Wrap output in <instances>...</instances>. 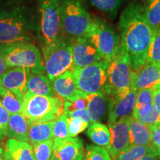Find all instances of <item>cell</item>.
Instances as JSON below:
<instances>
[{"label":"cell","mask_w":160,"mask_h":160,"mask_svg":"<svg viewBox=\"0 0 160 160\" xmlns=\"http://www.w3.org/2000/svg\"><path fill=\"white\" fill-rule=\"evenodd\" d=\"M121 32V50L131 59L133 72L146 64L148 53L153 39V32L146 19L145 9L130 5L122 13L119 22Z\"/></svg>","instance_id":"1"},{"label":"cell","mask_w":160,"mask_h":160,"mask_svg":"<svg viewBox=\"0 0 160 160\" xmlns=\"http://www.w3.org/2000/svg\"><path fill=\"white\" fill-rule=\"evenodd\" d=\"M39 33V25L22 2L12 0L0 5V43H33Z\"/></svg>","instance_id":"2"},{"label":"cell","mask_w":160,"mask_h":160,"mask_svg":"<svg viewBox=\"0 0 160 160\" xmlns=\"http://www.w3.org/2000/svg\"><path fill=\"white\" fill-rule=\"evenodd\" d=\"M133 71L131 59L127 53L119 52L109 62L107 86L104 94L108 97H122L132 88Z\"/></svg>","instance_id":"3"},{"label":"cell","mask_w":160,"mask_h":160,"mask_svg":"<svg viewBox=\"0 0 160 160\" xmlns=\"http://www.w3.org/2000/svg\"><path fill=\"white\" fill-rule=\"evenodd\" d=\"M64 102L57 97L35 95L26 92L22 114L32 122L56 121L64 113Z\"/></svg>","instance_id":"4"},{"label":"cell","mask_w":160,"mask_h":160,"mask_svg":"<svg viewBox=\"0 0 160 160\" xmlns=\"http://www.w3.org/2000/svg\"><path fill=\"white\" fill-rule=\"evenodd\" d=\"M9 68L22 67L29 69L31 73L44 74L45 64L39 49L31 42H16L0 47Z\"/></svg>","instance_id":"5"},{"label":"cell","mask_w":160,"mask_h":160,"mask_svg":"<svg viewBox=\"0 0 160 160\" xmlns=\"http://www.w3.org/2000/svg\"><path fill=\"white\" fill-rule=\"evenodd\" d=\"M59 6L62 31L73 38L87 37L93 19L79 0H62Z\"/></svg>","instance_id":"6"},{"label":"cell","mask_w":160,"mask_h":160,"mask_svg":"<svg viewBox=\"0 0 160 160\" xmlns=\"http://www.w3.org/2000/svg\"><path fill=\"white\" fill-rule=\"evenodd\" d=\"M40 14L39 37L42 48L54 45L61 39L59 0H38Z\"/></svg>","instance_id":"7"},{"label":"cell","mask_w":160,"mask_h":160,"mask_svg":"<svg viewBox=\"0 0 160 160\" xmlns=\"http://www.w3.org/2000/svg\"><path fill=\"white\" fill-rule=\"evenodd\" d=\"M45 61V73L53 82L66 71L73 70V41L62 38L54 45L42 48Z\"/></svg>","instance_id":"8"},{"label":"cell","mask_w":160,"mask_h":160,"mask_svg":"<svg viewBox=\"0 0 160 160\" xmlns=\"http://www.w3.org/2000/svg\"><path fill=\"white\" fill-rule=\"evenodd\" d=\"M109 62L101 60L86 67L73 69L77 88L87 94L105 93Z\"/></svg>","instance_id":"9"},{"label":"cell","mask_w":160,"mask_h":160,"mask_svg":"<svg viewBox=\"0 0 160 160\" xmlns=\"http://www.w3.org/2000/svg\"><path fill=\"white\" fill-rule=\"evenodd\" d=\"M86 37L106 61L111 62L121 51L119 36L102 21L93 19L91 31Z\"/></svg>","instance_id":"10"},{"label":"cell","mask_w":160,"mask_h":160,"mask_svg":"<svg viewBox=\"0 0 160 160\" xmlns=\"http://www.w3.org/2000/svg\"><path fill=\"white\" fill-rule=\"evenodd\" d=\"M131 116L122 118L109 126L111 142L108 151L112 159L131 147L130 144V122Z\"/></svg>","instance_id":"11"},{"label":"cell","mask_w":160,"mask_h":160,"mask_svg":"<svg viewBox=\"0 0 160 160\" xmlns=\"http://www.w3.org/2000/svg\"><path fill=\"white\" fill-rule=\"evenodd\" d=\"M101 60L104 59L95 46L87 37L73 39V69L86 67Z\"/></svg>","instance_id":"12"},{"label":"cell","mask_w":160,"mask_h":160,"mask_svg":"<svg viewBox=\"0 0 160 160\" xmlns=\"http://www.w3.org/2000/svg\"><path fill=\"white\" fill-rule=\"evenodd\" d=\"M137 91L132 87L127 95L122 97H112L108 104V125H112L122 118L128 117L133 113Z\"/></svg>","instance_id":"13"},{"label":"cell","mask_w":160,"mask_h":160,"mask_svg":"<svg viewBox=\"0 0 160 160\" xmlns=\"http://www.w3.org/2000/svg\"><path fill=\"white\" fill-rule=\"evenodd\" d=\"M84 155L83 142L79 138L69 137L53 140V154L51 160H77Z\"/></svg>","instance_id":"14"},{"label":"cell","mask_w":160,"mask_h":160,"mask_svg":"<svg viewBox=\"0 0 160 160\" xmlns=\"http://www.w3.org/2000/svg\"><path fill=\"white\" fill-rule=\"evenodd\" d=\"M30 73L31 71L25 68H8L0 77V85L24 97L27 92V82Z\"/></svg>","instance_id":"15"},{"label":"cell","mask_w":160,"mask_h":160,"mask_svg":"<svg viewBox=\"0 0 160 160\" xmlns=\"http://www.w3.org/2000/svg\"><path fill=\"white\" fill-rule=\"evenodd\" d=\"M2 147L0 160H35L32 145L27 142L9 138Z\"/></svg>","instance_id":"16"},{"label":"cell","mask_w":160,"mask_h":160,"mask_svg":"<svg viewBox=\"0 0 160 160\" xmlns=\"http://www.w3.org/2000/svg\"><path fill=\"white\" fill-rule=\"evenodd\" d=\"M160 83V65L146 63L139 71L133 72L132 87L137 90L152 88Z\"/></svg>","instance_id":"17"},{"label":"cell","mask_w":160,"mask_h":160,"mask_svg":"<svg viewBox=\"0 0 160 160\" xmlns=\"http://www.w3.org/2000/svg\"><path fill=\"white\" fill-rule=\"evenodd\" d=\"M51 83L56 94L65 100L73 99L84 93V92L77 88L72 71L65 72L53 79Z\"/></svg>","instance_id":"18"},{"label":"cell","mask_w":160,"mask_h":160,"mask_svg":"<svg viewBox=\"0 0 160 160\" xmlns=\"http://www.w3.org/2000/svg\"><path fill=\"white\" fill-rule=\"evenodd\" d=\"M7 137L21 142L28 140V121L22 113H13L9 117Z\"/></svg>","instance_id":"19"},{"label":"cell","mask_w":160,"mask_h":160,"mask_svg":"<svg viewBox=\"0 0 160 160\" xmlns=\"http://www.w3.org/2000/svg\"><path fill=\"white\" fill-rule=\"evenodd\" d=\"M28 121V140L31 145L53 140V128L55 121L48 122H32Z\"/></svg>","instance_id":"20"},{"label":"cell","mask_w":160,"mask_h":160,"mask_svg":"<svg viewBox=\"0 0 160 160\" xmlns=\"http://www.w3.org/2000/svg\"><path fill=\"white\" fill-rule=\"evenodd\" d=\"M27 92L35 95L56 97L51 82L45 74L30 73L27 82Z\"/></svg>","instance_id":"21"},{"label":"cell","mask_w":160,"mask_h":160,"mask_svg":"<svg viewBox=\"0 0 160 160\" xmlns=\"http://www.w3.org/2000/svg\"><path fill=\"white\" fill-rule=\"evenodd\" d=\"M88 106L87 109L91 116V125L102 119V118L105 117L108 107L109 99L102 93L88 94Z\"/></svg>","instance_id":"22"},{"label":"cell","mask_w":160,"mask_h":160,"mask_svg":"<svg viewBox=\"0 0 160 160\" xmlns=\"http://www.w3.org/2000/svg\"><path fill=\"white\" fill-rule=\"evenodd\" d=\"M131 146H151V133L149 127L131 117L130 122Z\"/></svg>","instance_id":"23"},{"label":"cell","mask_w":160,"mask_h":160,"mask_svg":"<svg viewBox=\"0 0 160 160\" xmlns=\"http://www.w3.org/2000/svg\"><path fill=\"white\" fill-rule=\"evenodd\" d=\"M24 97L0 85V104L11 114L22 113Z\"/></svg>","instance_id":"24"},{"label":"cell","mask_w":160,"mask_h":160,"mask_svg":"<svg viewBox=\"0 0 160 160\" xmlns=\"http://www.w3.org/2000/svg\"><path fill=\"white\" fill-rule=\"evenodd\" d=\"M86 133L96 145L103 148H108L111 142V133L107 126L99 122H94L89 126Z\"/></svg>","instance_id":"25"},{"label":"cell","mask_w":160,"mask_h":160,"mask_svg":"<svg viewBox=\"0 0 160 160\" xmlns=\"http://www.w3.org/2000/svg\"><path fill=\"white\" fill-rule=\"evenodd\" d=\"M154 106L153 102V93L152 88L140 90L137 92V101L133 109L132 117L135 119L147 114L151 111Z\"/></svg>","instance_id":"26"},{"label":"cell","mask_w":160,"mask_h":160,"mask_svg":"<svg viewBox=\"0 0 160 160\" xmlns=\"http://www.w3.org/2000/svg\"><path fill=\"white\" fill-rule=\"evenodd\" d=\"M146 19L153 32V37L160 27V0H151L145 9Z\"/></svg>","instance_id":"27"},{"label":"cell","mask_w":160,"mask_h":160,"mask_svg":"<svg viewBox=\"0 0 160 160\" xmlns=\"http://www.w3.org/2000/svg\"><path fill=\"white\" fill-rule=\"evenodd\" d=\"M149 153H154L151 146H131L113 160H139Z\"/></svg>","instance_id":"28"},{"label":"cell","mask_w":160,"mask_h":160,"mask_svg":"<svg viewBox=\"0 0 160 160\" xmlns=\"http://www.w3.org/2000/svg\"><path fill=\"white\" fill-rule=\"evenodd\" d=\"M88 106V94L84 93L83 94L78 96L73 99L65 100L64 102V113L65 115L79 110H85Z\"/></svg>","instance_id":"29"},{"label":"cell","mask_w":160,"mask_h":160,"mask_svg":"<svg viewBox=\"0 0 160 160\" xmlns=\"http://www.w3.org/2000/svg\"><path fill=\"white\" fill-rule=\"evenodd\" d=\"M35 160H51L53 154V140H48L32 145Z\"/></svg>","instance_id":"30"},{"label":"cell","mask_w":160,"mask_h":160,"mask_svg":"<svg viewBox=\"0 0 160 160\" xmlns=\"http://www.w3.org/2000/svg\"><path fill=\"white\" fill-rule=\"evenodd\" d=\"M84 160H113L107 150L99 146L87 145Z\"/></svg>","instance_id":"31"},{"label":"cell","mask_w":160,"mask_h":160,"mask_svg":"<svg viewBox=\"0 0 160 160\" xmlns=\"http://www.w3.org/2000/svg\"><path fill=\"white\" fill-rule=\"evenodd\" d=\"M146 63L160 65V27L153 37L151 46L148 53Z\"/></svg>","instance_id":"32"},{"label":"cell","mask_w":160,"mask_h":160,"mask_svg":"<svg viewBox=\"0 0 160 160\" xmlns=\"http://www.w3.org/2000/svg\"><path fill=\"white\" fill-rule=\"evenodd\" d=\"M53 140L65 139L71 137L68 127V117L65 113L56 120L53 128Z\"/></svg>","instance_id":"33"},{"label":"cell","mask_w":160,"mask_h":160,"mask_svg":"<svg viewBox=\"0 0 160 160\" xmlns=\"http://www.w3.org/2000/svg\"><path fill=\"white\" fill-rule=\"evenodd\" d=\"M92 5L100 11L109 13L116 14L121 5L122 0H89Z\"/></svg>","instance_id":"34"},{"label":"cell","mask_w":160,"mask_h":160,"mask_svg":"<svg viewBox=\"0 0 160 160\" xmlns=\"http://www.w3.org/2000/svg\"><path fill=\"white\" fill-rule=\"evenodd\" d=\"M88 126L89 124L83 120L68 117V127L69 135L71 137H77Z\"/></svg>","instance_id":"35"},{"label":"cell","mask_w":160,"mask_h":160,"mask_svg":"<svg viewBox=\"0 0 160 160\" xmlns=\"http://www.w3.org/2000/svg\"><path fill=\"white\" fill-rule=\"evenodd\" d=\"M151 133V147L153 153L160 157V124L148 126Z\"/></svg>","instance_id":"36"},{"label":"cell","mask_w":160,"mask_h":160,"mask_svg":"<svg viewBox=\"0 0 160 160\" xmlns=\"http://www.w3.org/2000/svg\"><path fill=\"white\" fill-rule=\"evenodd\" d=\"M148 126H151L157 124H160V113L157 111L155 106H153L151 111L147 114L142 116L137 119Z\"/></svg>","instance_id":"37"},{"label":"cell","mask_w":160,"mask_h":160,"mask_svg":"<svg viewBox=\"0 0 160 160\" xmlns=\"http://www.w3.org/2000/svg\"><path fill=\"white\" fill-rule=\"evenodd\" d=\"M9 117V112L0 104V140H4L7 137Z\"/></svg>","instance_id":"38"},{"label":"cell","mask_w":160,"mask_h":160,"mask_svg":"<svg viewBox=\"0 0 160 160\" xmlns=\"http://www.w3.org/2000/svg\"><path fill=\"white\" fill-rule=\"evenodd\" d=\"M68 117L71 118H74V119H79L83 120V121L86 122L87 123L89 124V125H91V116L88 109L85 110H79V111H75L72 113H70L66 115Z\"/></svg>","instance_id":"39"},{"label":"cell","mask_w":160,"mask_h":160,"mask_svg":"<svg viewBox=\"0 0 160 160\" xmlns=\"http://www.w3.org/2000/svg\"><path fill=\"white\" fill-rule=\"evenodd\" d=\"M152 93H153V105L160 113V83L152 88Z\"/></svg>","instance_id":"40"},{"label":"cell","mask_w":160,"mask_h":160,"mask_svg":"<svg viewBox=\"0 0 160 160\" xmlns=\"http://www.w3.org/2000/svg\"><path fill=\"white\" fill-rule=\"evenodd\" d=\"M8 68H9L8 67L5 57H4V55L0 52V77H1V76L2 75Z\"/></svg>","instance_id":"41"},{"label":"cell","mask_w":160,"mask_h":160,"mask_svg":"<svg viewBox=\"0 0 160 160\" xmlns=\"http://www.w3.org/2000/svg\"><path fill=\"white\" fill-rule=\"evenodd\" d=\"M139 160H160V157L155 153H149Z\"/></svg>","instance_id":"42"},{"label":"cell","mask_w":160,"mask_h":160,"mask_svg":"<svg viewBox=\"0 0 160 160\" xmlns=\"http://www.w3.org/2000/svg\"><path fill=\"white\" fill-rule=\"evenodd\" d=\"M2 145H0V157H1V154H2Z\"/></svg>","instance_id":"43"},{"label":"cell","mask_w":160,"mask_h":160,"mask_svg":"<svg viewBox=\"0 0 160 160\" xmlns=\"http://www.w3.org/2000/svg\"><path fill=\"white\" fill-rule=\"evenodd\" d=\"M83 157H84V155L81 156V157H79L77 160H84V159H83Z\"/></svg>","instance_id":"44"}]
</instances>
